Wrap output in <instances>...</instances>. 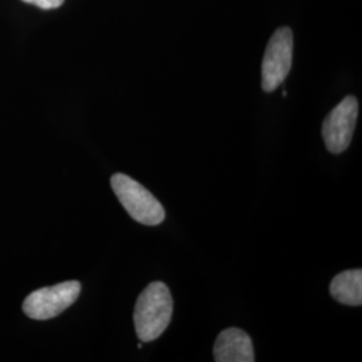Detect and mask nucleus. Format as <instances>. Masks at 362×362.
<instances>
[{
    "mask_svg": "<svg viewBox=\"0 0 362 362\" xmlns=\"http://www.w3.org/2000/svg\"><path fill=\"white\" fill-rule=\"evenodd\" d=\"M332 297L342 305L361 306L362 270H346L336 275L330 284Z\"/></svg>",
    "mask_w": 362,
    "mask_h": 362,
    "instance_id": "nucleus-7",
    "label": "nucleus"
},
{
    "mask_svg": "<svg viewBox=\"0 0 362 362\" xmlns=\"http://www.w3.org/2000/svg\"><path fill=\"white\" fill-rule=\"evenodd\" d=\"M214 358L216 362H254L252 341L242 329H226L215 341Z\"/></svg>",
    "mask_w": 362,
    "mask_h": 362,
    "instance_id": "nucleus-6",
    "label": "nucleus"
},
{
    "mask_svg": "<svg viewBox=\"0 0 362 362\" xmlns=\"http://www.w3.org/2000/svg\"><path fill=\"white\" fill-rule=\"evenodd\" d=\"M358 117V101L356 97H345L327 115L322 124V137L332 153H342L349 148Z\"/></svg>",
    "mask_w": 362,
    "mask_h": 362,
    "instance_id": "nucleus-5",
    "label": "nucleus"
},
{
    "mask_svg": "<svg viewBox=\"0 0 362 362\" xmlns=\"http://www.w3.org/2000/svg\"><path fill=\"white\" fill-rule=\"evenodd\" d=\"M294 37L288 27L278 28L269 40L262 64V88L272 93L279 88L293 65Z\"/></svg>",
    "mask_w": 362,
    "mask_h": 362,
    "instance_id": "nucleus-3",
    "label": "nucleus"
},
{
    "mask_svg": "<svg viewBox=\"0 0 362 362\" xmlns=\"http://www.w3.org/2000/svg\"><path fill=\"white\" fill-rule=\"evenodd\" d=\"M173 299L168 286L152 282L143 290L134 308V327L141 342H152L161 336L172 320Z\"/></svg>",
    "mask_w": 362,
    "mask_h": 362,
    "instance_id": "nucleus-1",
    "label": "nucleus"
},
{
    "mask_svg": "<svg viewBox=\"0 0 362 362\" xmlns=\"http://www.w3.org/2000/svg\"><path fill=\"white\" fill-rule=\"evenodd\" d=\"M22 1L28 3V4H34L42 10H54V8L61 7L65 3V0H22Z\"/></svg>",
    "mask_w": 362,
    "mask_h": 362,
    "instance_id": "nucleus-8",
    "label": "nucleus"
},
{
    "mask_svg": "<svg viewBox=\"0 0 362 362\" xmlns=\"http://www.w3.org/2000/svg\"><path fill=\"white\" fill-rule=\"evenodd\" d=\"M110 185L132 219L144 226H158L165 219L163 204L139 181L124 173H116L110 179Z\"/></svg>",
    "mask_w": 362,
    "mask_h": 362,
    "instance_id": "nucleus-2",
    "label": "nucleus"
},
{
    "mask_svg": "<svg viewBox=\"0 0 362 362\" xmlns=\"http://www.w3.org/2000/svg\"><path fill=\"white\" fill-rule=\"evenodd\" d=\"M81 284L78 281H67L52 287H42L33 291L25 299L23 311L27 317L46 321L59 315L70 308L79 297Z\"/></svg>",
    "mask_w": 362,
    "mask_h": 362,
    "instance_id": "nucleus-4",
    "label": "nucleus"
}]
</instances>
